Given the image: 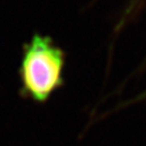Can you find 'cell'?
I'll list each match as a JSON object with an SVG mask.
<instances>
[{
  "instance_id": "obj_1",
  "label": "cell",
  "mask_w": 146,
  "mask_h": 146,
  "mask_svg": "<svg viewBox=\"0 0 146 146\" xmlns=\"http://www.w3.org/2000/svg\"><path fill=\"white\" fill-rule=\"evenodd\" d=\"M64 51L46 35L35 33L23 45L19 68L20 96L44 104L64 85Z\"/></svg>"
},
{
  "instance_id": "obj_2",
  "label": "cell",
  "mask_w": 146,
  "mask_h": 146,
  "mask_svg": "<svg viewBox=\"0 0 146 146\" xmlns=\"http://www.w3.org/2000/svg\"><path fill=\"white\" fill-rule=\"evenodd\" d=\"M145 4H146V0H129V3L127 4V7L121 16V20L119 21L116 31L119 29H122L130 20H132L139 13V11H141Z\"/></svg>"
},
{
  "instance_id": "obj_3",
  "label": "cell",
  "mask_w": 146,
  "mask_h": 146,
  "mask_svg": "<svg viewBox=\"0 0 146 146\" xmlns=\"http://www.w3.org/2000/svg\"><path fill=\"white\" fill-rule=\"evenodd\" d=\"M143 101H146V89H145L144 91H141L139 94L135 96L132 99H129V100L124 101L119 108H121V107H127V106H132V105H136V104L143 102Z\"/></svg>"
}]
</instances>
